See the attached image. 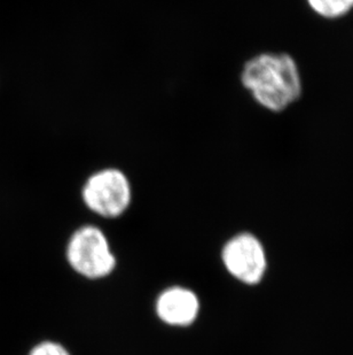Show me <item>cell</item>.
Masks as SVG:
<instances>
[{"mask_svg":"<svg viewBox=\"0 0 353 355\" xmlns=\"http://www.w3.org/2000/svg\"><path fill=\"white\" fill-rule=\"evenodd\" d=\"M241 85L258 106L281 113L300 101L303 80L296 60L286 52H263L241 68Z\"/></svg>","mask_w":353,"mask_h":355,"instance_id":"6da1fadb","label":"cell"},{"mask_svg":"<svg viewBox=\"0 0 353 355\" xmlns=\"http://www.w3.org/2000/svg\"><path fill=\"white\" fill-rule=\"evenodd\" d=\"M67 259L75 272L90 279L106 277L116 267L109 241L96 225L77 229L67 246Z\"/></svg>","mask_w":353,"mask_h":355,"instance_id":"3957f363","label":"cell"},{"mask_svg":"<svg viewBox=\"0 0 353 355\" xmlns=\"http://www.w3.org/2000/svg\"><path fill=\"white\" fill-rule=\"evenodd\" d=\"M311 10L327 20L345 17L353 10V0H307Z\"/></svg>","mask_w":353,"mask_h":355,"instance_id":"8992f818","label":"cell"},{"mask_svg":"<svg viewBox=\"0 0 353 355\" xmlns=\"http://www.w3.org/2000/svg\"><path fill=\"white\" fill-rule=\"evenodd\" d=\"M80 196L84 205L94 214L117 218L130 208L132 183L118 167H104L93 171L83 183Z\"/></svg>","mask_w":353,"mask_h":355,"instance_id":"7a4b0ae2","label":"cell"},{"mask_svg":"<svg viewBox=\"0 0 353 355\" xmlns=\"http://www.w3.org/2000/svg\"><path fill=\"white\" fill-rule=\"evenodd\" d=\"M200 302L190 288L171 286L164 290L156 302L157 316L171 327H187L195 322Z\"/></svg>","mask_w":353,"mask_h":355,"instance_id":"5b68a950","label":"cell"},{"mask_svg":"<svg viewBox=\"0 0 353 355\" xmlns=\"http://www.w3.org/2000/svg\"><path fill=\"white\" fill-rule=\"evenodd\" d=\"M28 355H71L64 346L55 342H42L35 346Z\"/></svg>","mask_w":353,"mask_h":355,"instance_id":"52a82bcc","label":"cell"},{"mask_svg":"<svg viewBox=\"0 0 353 355\" xmlns=\"http://www.w3.org/2000/svg\"><path fill=\"white\" fill-rule=\"evenodd\" d=\"M221 259L227 272L244 284H258L266 272L267 259L263 244L249 232L230 238L224 246Z\"/></svg>","mask_w":353,"mask_h":355,"instance_id":"277c9868","label":"cell"}]
</instances>
